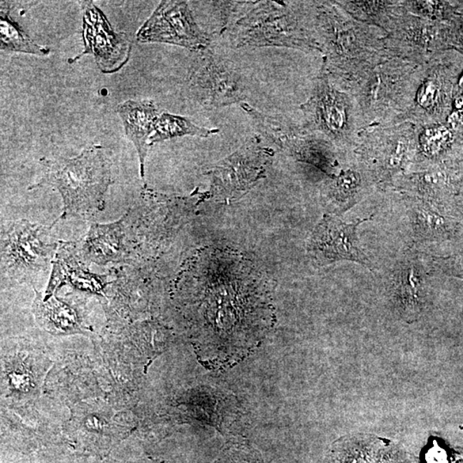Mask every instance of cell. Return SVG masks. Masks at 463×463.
<instances>
[{
	"mask_svg": "<svg viewBox=\"0 0 463 463\" xmlns=\"http://www.w3.org/2000/svg\"><path fill=\"white\" fill-rule=\"evenodd\" d=\"M413 240L416 242H439L453 236L457 222L434 210L426 202H413L408 210Z\"/></svg>",
	"mask_w": 463,
	"mask_h": 463,
	"instance_id": "15",
	"label": "cell"
},
{
	"mask_svg": "<svg viewBox=\"0 0 463 463\" xmlns=\"http://www.w3.org/2000/svg\"><path fill=\"white\" fill-rule=\"evenodd\" d=\"M117 112L123 121L125 134L138 152L140 176L144 180L150 138L160 113L153 100L127 101L117 106Z\"/></svg>",
	"mask_w": 463,
	"mask_h": 463,
	"instance_id": "12",
	"label": "cell"
},
{
	"mask_svg": "<svg viewBox=\"0 0 463 463\" xmlns=\"http://www.w3.org/2000/svg\"><path fill=\"white\" fill-rule=\"evenodd\" d=\"M136 241L135 213L129 210L117 221L91 224L85 238L78 241V245L82 259L88 265H134L138 255Z\"/></svg>",
	"mask_w": 463,
	"mask_h": 463,
	"instance_id": "8",
	"label": "cell"
},
{
	"mask_svg": "<svg viewBox=\"0 0 463 463\" xmlns=\"http://www.w3.org/2000/svg\"><path fill=\"white\" fill-rule=\"evenodd\" d=\"M394 297L405 320L418 318L425 297V276L418 262L407 259L397 268L394 276Z\"/></svg>",
	"mask_w": 463,
	"mask_h": 463,
	"instance_id": "14",
	"label": "cell"
},
{
	"mask_svg": "<svg viewBox=\"0 0 463 463\" xmlns=\"http://www.w3.org/2000/svg\"><path fill=\"white\" fill-rule=\"evenodd\" d=\"M453 138V132L445 125L427 127L420 136L421 150L427 157H436L450 146Z\"/></svg>",
	"mask_w": 463,
	"mask_h": 463,
	"instance_id": "20",
	"label": "cell"
},
{
	"mask_svg": "<svg viewBox=\"0 0 463 463\" xmlns=\"http://www.w3.org/2000/svg\"><path fill=\"white\" fill-rule=\"evenodd\" d=\"M0 47L5 52H24L38 56L50 54V48L38 45L26 35L9 16V10L1 2L0 11Z\"/></svg>",
	"mask_w": 463,
	"mask_h": 463,
	"instance_id": "18",
	"label": "cell"
},
{
	"mask_svg": "<svg viewBox=\"0 0 463 463\" xmlns=\"http://www.w3.org/2000/svg\"><path fill=\"white\" fill-rule=\"evenodd\" d=\"M362 178L355 170H345L334 180L329 192L330 214H343L357 203Z\"/></svg>",
	"mask_w": 463,
	"mask_h": 463,
	"instance_id": "19",
	"label": "cell"
},
{
	"mask_svg": "<svg viewBox=\"0 0 463 463\" xmlns=\"http://www.w3.org/2000/svg\"><path fill=\"white\" fill-rule=\"evenodd\" d=\"M440 93L441 92L438 83L429 79L422 83L417 92V104L425 109L434 108L439 104Z\"/></svg>",
	"mask_w": 463,
	"mask_h": 463,
	"instance_id": "21",
	"label": "cell"
},
{
	"mask_svg": "<svg viewBox=\"0 0 463 463\" xmlns=\"http://www.w3.org/2000/svg\"><path fill=\"white\" fill-rule=\"evenodd\" d=\"M219 132L218 129L199 127L188 117L162 113H160L155 122L153 134L150 138V144L151 146L154 143L185 136L206 138L208 136L218 134Z\"/></svg>",
	"mask_w": 463,
	"mask_h": 463,
	"instance_id": "17",
	"label": "cell"
},
{
	"mask_svg": "<svg viewBox=\"0 0 463 463\" xmlns=\"http://www.w3.org/2000/svg\"><path fill=\"white\" fill-rule=\"evenodd\" d=\"M36 313L45 327L56 332L72 333L82 330L80 318L77 311L55 294L48 299L41 298L36 291Z\"/></svg>",
	"mask_w": 463,
	"mask_h": 463,
	"instance_id": "16",
	"label": "cell"
},
{
	"mask_svg": "<svg viewBox=\"0 0 463 463\" xmlns=\"http://www.w3.org/2000/svg\"><path fill=\"white\" fill-rule=\"evenodd\" d=\"M43 176L29 190L50 187L62 197L59 220L89 219L106 208V195L113 184L107 149L87 148L73 158L41 159Z\"/></svg>",
	"mask_w": 463,
	"mask_h": 463,
	"instance_id": "1",
	"label": "cell"
},
{
	"mask_svg": "<svg viewBox=\"0 0 463 463\" xmlns=\"http://www.w3.org/2000/svg\"><path fill=\"white\" fill-rule=\"evenodd\" d=\"M206 50L201 52L191 68L189 86L193 97L210 108L245 102L246 89L241 71L229 59Z\"/></svg>",
	"mask_w": 463,
	"mask_h": 463,
	"instance_id": "5",
	"label": "cell"
},
{
	"mask_svg": "<svg viewBox=\"0 0 463 463\" xmlns=\"http://www.w3.org/2000/svg\"><path fill=\"white\" fill-rule=\"evenodd\" d=\"M462 117L463 93L460 94V96H458L457 99H455V111L453 112V115L449 117V120H448V122H449L453 127V125L457 124L459 122H460Z\"/></svg>",
	"mask_w": 463,
	"mask_h": 463,
	"instance_id": "23",
	"label": "cell"
},
{
	"mask_svg": "<svg viewBox=\"0 0 463 463\" xmlns=\"http://www.w3.org/2000/svg\"><path fill=\"white\" fill-rule=\"evenodd\" d=\"M107 275H99L90 271L89 265L79 254L78 241H60L58 250L52 263V272L45 299L55 295L64 286L90 294L104 296L110 284L113 283Z\"/></svg>",
	"mask_w": 463,
	"mask_h": 463,
	"instance_id": "11",
	"label": "cell"
},
{
	"mask_svg": "<svg viewBox=\"0 0 463 463\" xmlns=\"http://www.w3.org/2000/svg\"><path fill=\"white\" fill-rule=\"evenodd\" d=\"M50 226L28 220L7 222L1 226L2 275L19 283L37 280L52 266L60 241Z\"/></svg>",
	"mask_w": 463,
	"mask_h": 463,
	"instance_id": "2",
	"label": "cell"
},
{
	"mask_svg": "<svg viewBox=\"0 0 463 463\" xmlns=\"http://www.w3.org/2000/svg\"><path fill=\"white\" fill-rule=\"evenodd\" d=\"M83 36L85 50L70 59L73 64L83 56L91 55L104 73L120 71L130 58L131 43L124 33H117L105 14L92 1H83Z\"/></svg>",
	"mask_w": 463,
	"mask_h": 463,
	"instance_id": "9",
	"label": "cell"
},
{
	"mask_svg": "<svg viewBox=\"0 0 463 463\" xmlns=\"http://www.w3.org/2000/svg\"><path fill=\"white\" fill-rule=\"evenodd\" d=\"M240 106L257 131L280 150L326 172L332 168V158L327 148L322 143L304 135L297 127L283 117L265 115L245 102Z\"/></svg>",
	"mask_w": 463,
	"mask_h": 463,
	"instance_id": "10",
	"label": "cell"
},
{
	"mask_svg": "<svg viewBox=\"0 0 463 463\" xmlns=\"http://www.w3.org/2000/svg\"><path fill=\"white\" fill-rule=\"evenodd\" d=\"M304 112L314 127L337 138L348 124V108L344 98L325 81L318 83L314 96L303 106Z\"/></svg>",
	"mask_w": 463,
	"mask_h": 463,
	"instance_id": "13",
	"label": "cell"
},
{
	"mask_svg": "<svg viewBox=\"0 0 463 463\" xmlns=\"http://www.w3.org/2000/svg\"><path fill=\"white\" fill-rule=\"evenodd\" d=\"M459 86H460L461 88L463 89V75L462 76L460 80H459Z\"/></svg>",
	"mask_w": 463,
	"mask_h": 463,
	"instance_id": "24",
	"label": "cell"
},
{
	"mask_svg": "<svg viewBox=\"0 0 463 463\" xmlns=\"http://www.w3.org/2000/svg\"><path fill=\"white\" fill-rule=\"evenodd\" d=\"M273 157L274 150L254 136L208 171L212 192L222 200L241 199L264 178Z\"/></svg>",
	"mask_w": 463,
	"mask_h": 463,
	"instance_id": "4",
	"label": "cell"
},
{
	"mask_svg": "<svg viewBox=\"0 0 463 463\" xmlns=\"http://www.w3.org/2000/svg\"><path fill=\"white\" fill-rule=\"evenodd\" d=\"M141 43H165L180 45L190 50L208 49L211 38L197 24L188 3L162 1L136 33Z\"/></svg>",
	"mask_w": 463,
	"mask_h": 463,
	"instance_id": "6",
	"label": "cell"
},
{
	"mask_svg": "<svg viewBox=\"0 0 463 463\" xmlns=\"http://www.w3.org/2000/svg\"><path fill=\"white\" fill-rule=\"evenodd\" d=\"M373 215L346 222L339 216L325 214L311 235L307 252L320 266L339 261H351L373 269V264L360 245L357 230Z\"/></svg>",
	"mask_w": 463,
	"mask_h": 463,
	"instance_id": "7",
	"label": "cell"
},
{
	"mask_svg": "<svg viewBox=\"0 0 463 463\" xmlns=\"http://www.w3.org/2000/svg\"><path fill=\"white\" fill-rule=\"evenodd\" d=\"M427 460L428 463H446L447 454L441 448L435 446L428 451Z\"/></svg>",
	"mask_w": 463,
	"mask_h": 463,
	"instance_id": "22",
	"label": "cell"
},
{
	"mask_svg": "<svg viewBox=\"0 0 463 463\" xmlns=\"http://www.w3.org/2000/svg\"><path fill=\"white\" fill-rule=\"evenodd\" d=\"M229 39L236 48L313 45L286 3L275 1L259 2L238 19L230 28Z\"/></svg>",
	"mask_w": 463,
	"mask_h": 463,
	"instance_id": "3",
	"label": "cell"
}]
</instances>
